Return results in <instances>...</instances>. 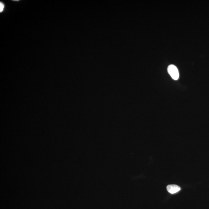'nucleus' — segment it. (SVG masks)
Returning <instances> with one entry per match:
<instances>
[{
	"mask_svg": "<svg viewBox=\"0 0 209 209\" xmlns=\"http://www.w3.org/2000/svg\"><path fill=\"white\" fill-rule=\"evenodd\" d=\"M168 72L174 80H178L179 78V74L178 69L174 65H170L168 67Z\"/></svg>",
	"mask_w": 209,
	"mask_h": 209,
	"instance_id": "nucleus-1",
	"label": "nucleus"
},
{
	"mask_svg": "<svg viewBox=\"0 0 209 209\" xmlns=\"http://www.w3.org/2000/svg\"><path fill=\"white\" fill-rule=\"evenodd\" d=\"M167 191L172 194L176 193L181 190V188L178 185L175 184L169 185L166 187Z\"/></svg>",
	"mask_w": 209,
	"mask_h": 209,
	"instance_id": "nucleus-2",
	"label": "nucleus"
},
{
	"mask_svg": "<svg viewBox=\"0 0 209 209\" xmlns=\"http://www.w3.org/2000/svg\"><path fill=\"white\" fill-rule=\"evenodd\" d=\"M5 8V4L2 2H0V12L2 13L4 11Z\"/></svg>",
	"mask_w": 209,
	"mask_h": 209,
	"instance_id": "nucleus-3",
	"label": "nucleus"
}]
</instances>
